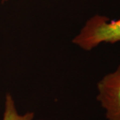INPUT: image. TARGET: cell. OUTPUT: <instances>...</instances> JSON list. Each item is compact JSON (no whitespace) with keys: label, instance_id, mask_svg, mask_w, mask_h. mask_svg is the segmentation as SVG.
I'll return each instance as SVG.
<instances>
[{"label":"cell","instance_id":"2","mask_svg":"<svg viewBox=\"0 0 120 120\" xmlns=\"http://www.w3.org/2000/svg\"><path fill=\"white\" fill-rule=\"evenodd\" d=\"M97 100L105 112L107 120H120V65L98 83Z\"/></svg>","mask_w":120,"mask_h":120},{"label":"cell","instance_id":"3","mask_svg":"<svg viewBox=\"0 0 120 120\" xmlns=\"http://www.w3.org/2000/svg\"><path fill=\"white\" fill-rule=\"evenodd\" d=\"M34 118V113L33 112H28L24 115L19 114L16 109L11 95L9 94L6 95L3 120H33Z\"/></svg>","mask_w":120,"mask_h":120},{"label":"cell","instance_id":"1","mask_svg":"<svg viewBox=\"0 0 120 120\" xmlns=\"http://www.w3.org/2000/svg\"><path fill=\"white\" fill-rule=\"evenodd\" d=\"M117 42H120V19L110 20L100 15L90 18L73 39V43L86 51H90L102 43Z\"/></svg>","mask_w":120,"mask_h":120},{"label":"cell","instance_id":"4","mask_svg":"<svg viewBox=\"0 0 120 120\" xmlns=\"http://www.w3.org/2000/svg\"><path fill=\"white\" fill-rule=\"evenodd\" d=\"M8 1V0H2V1Z\"/></svg>","mask_w":120,"mask_h":120}]
</instances>
